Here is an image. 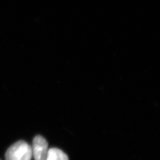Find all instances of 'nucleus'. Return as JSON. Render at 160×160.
I'll use <instances>...</instances> for the list:
<instances>
[{
	"label": "nucleus",
	"mask_w": 160,
	"mask_h": 160,
	"mask_svg": "<svg viewBox=\"0 0 160 160\" xmlns=\"http://www.w3.org/2000/svg\"><path fill=\"white\" fill-rule=\"evenodd\" d=\"M32 157L34 160H45L48 151V143L45 138L38 135L35 137L32 143Z\"/></svg>",
	"instance_id": "nucleus-2"
},
{
	"label": "nucleus",
	"mask_w": 160,
	"mask_h": 160,
	"mask_svg": "<svg viewBox=\"0 0 160 160\" xmlns=\"http://www.w3.org/2000/svg\"><path fill=\"white\" fill-rule=\"evenodd\" d=\"M6 160H31L32 147L24 141H19L12 144L6 151Z\"/></svg>",
	"instance_id": "nucleus-1"
},
{
	"label": "nucleus",
	"mask_w": 160,
	"mask_h": 160,
	"mask_svg": "<svg viewBox=\"0 0 160 160\" xmlns=\"http://www.w3.org/2000/svg\"><path fill=\"white\" fill-rule=\"evenodd\" d=\"M45 160H69L68 155L62 150L56 148L49 149Z\"/></svg>",
	"instance_id": "nucleus-3"
}]
</instances>
